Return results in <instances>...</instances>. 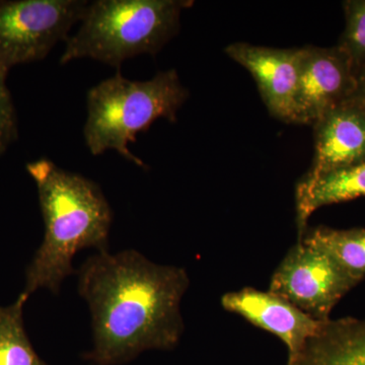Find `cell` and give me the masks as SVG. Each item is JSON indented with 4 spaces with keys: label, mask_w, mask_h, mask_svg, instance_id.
I'll use <instances>...</instances> for the list:
<instances>
[{
    "label": "cell",
    "mask_w": 365,
    "mask_h": 365,
    "mask_svg": "<svg viewBox=\"0 0 365 365\" xmlns=\"http://www.w3.org/2000/svg\"><path fill=\"white\" fill-rule=\"evenodd\" d=\"M28 299L21 294L14 304L0 306V365H49L26 335L24 307Z\"/></svg>",
    "instance_id": "5bb4252c"
},
{
    "label": "cell",
    "mask_w": 365,
    "mask_h": 365,
    "mask_svg": "<svg viewBox=\"0 0 365 365\" xmlns=\"http://www.w3.org/2000/svg\"><path fill=\"white\" fill-rule=\"evenodd\" d=\"M85 0L0 1V64L11 69L44 59L83 20Z\"/></svg>",
    "instance_id": "5b68a950"
},
{
    "label": "cell",
    "mask_w": 365,
    "mask_h": 365,
    "mask_svg": "<svg viewBox=\"0 0 365 365\" xmlns=\"http://www.w3.org/2000/svg\"><path fill=\"white\" fill-rule=\"evenodd\" d=\"M225 53L253 76L269 112L287 123H294L300 48L275 49L234 43Z\"/></svg>",
    "instance_id": "ba28073f"
},
{
    "label": "cell",
    "mask_w": 365,
    "mask_h": 365,
    "mask_svg": "<svg viewBox=\"0 0 365 365\" xmlns=\"http://www.w3.org/2000/svg\"><path fill=\"white\" fill-rule=\"evenodd\" d=\"M314 157L300 182L365 162V109L348 98L327 112L314 125Z\"/></svg>",
    "instance_id": "30bf717a"
},
{
    "label": "cell",
    "mask_w": 365,
    "mask_h": 365,
    "mask_svg": "<svg viewBox=\"0 0 365 365\" xmlns=\"http://www.w3.org/2000/svg\"><path fill=\"white\" fill-rule=\"evenodd\" d=\"M365 196V162L329 173L314 182H299L295 192L297 225L299 237L307 227L314 211L331 205L354 200Z\"/></svg>",
    "instance_id": "7c38bea8"
},
{
    "label": "cell",
    "mask_w": 365,
    "mask_h": 365,
    "mask_svg": "<svg viewBox=\"0 0 365 365\" xmlns=\"http://www.w3.org/2000/svg\"><path fill=\"white\" fill-rule=\"evenodd\" d=\"M288 365H365V319H330Z\"/></svg>",
    "instance_id": "8fae6325"
},
{
    "label": "cell",
    "mask_w": 365,
    "mask_h": 365,
    "mask_svg": "<svg viewBox=\"0 0 365 365\" xmlns=\"http://www.w3.org/2000/svg\"><path fill=\"white\" fill-rule=\"evenodd\" d=\"M356 72L339 45L300 48L294 123L314 126L327 112L351 98Z\"/></svg>",
    "instance_id": "52a82bcc"
},
{
    "label": "cell",
    "mask_w": 365,
    "mask_h": 365,
    "mask_svg": "<svg viewBox=\"0 0 365 365\" xmlns=\"http://www.w3.org/2000/svg\"><path fill=\"white\" fill-rule=\"evenodd\" d=\"M37 186L45 232L42 244L26 271L21 294L39 289L58 294L62 282L76 272L74 257L83 249L109 251L113 222L111 206L98 185L67 172L51 160L28 163Z\"/></svg>",
    "instance_id": "7a4b0ae2"
},
{
    "label": "cell",
    "mask_w": 365,
    "mask_h": 365,
    "mask_svg": "<svg viewBox=\"0 0 365 365\" xmlns=\"http://www.w3.org/2000/svg\"><path fill=\"white\" fill-rule=\"evenodd\" d=\"M188 0H98L88 4L78 32L66 41L60 63L91 58L116 66L157 54L179 32Z\"/></svg>",
    "instance_id": "3957f363"
},
{
    "label": "cell",
    "mask_w": 365,
    "mask_h": 365,
    "mask_svg": "<svg viewBox=\"0 0 365 365\" xmlns=\"http://www.w3.org/2000/svg\"><path fill=\"white\" fill-rule=\"evenodd\" d=\"M365 109V66L359 68L355 76V88L351 98Z\"/></svg>",
    "instance_id": "e0dca14e"
},
{
    "label": "cell",
    "mask_w": 365,
    "mask_h": 365,
    "mask_svg": "<svg viewBox=\"0 0 365 365\" xmlns=\"http://www.w3.org/2000/svg\"><path fill=\"white\" fill-rule=\"evenodd\" d=\"M360 282L327 252L299 241L274 272L269 292L316 321L327 322L334 307Z\"/></svg>",
    "instance_id": "8992f818"
},
{
    "label": "cell",
    "mask_w": 365,
    "mask_h": 365,
    "mask_svg": "<svg viewBox=\"0 0 365 365\" xmlns=\"http://www.w3.org/2000/svg\"><path fill=\"white\" fill-rule=\"evenodd\" d=\"M222 306L279 338L287 347L288 360L297 359L307 340L325 323L316 321L279 295L253 287L222 295Z\"/></svg>",
    "instance_id": "9c48e42d"
},
{
    "label": "cell",
    "mask_w": 365,
    "mask_h": 365,
    "mask_svg": "<svg viewBox=\"0 0 365 365\" xmlns=\"http://www.w3.org/2000/svg\"><path fill=\"white\" fill-rule=\"evenodd\" d=\"M188 98L189 91L174 69L160 71L146 81H129L118 69L88 91L86 146L93 155L116 150L144 168L145 163L129 150V143H135L137 134L160 118L176 122L177 113Z\"/></svg>",
    "instance_id": "277c9868"
},
{
    "label": "cell",
    "mask_w": 365,
    "mask_h": 365,
    "mask_svg": "<svg viewBox=\"0 0 365 365\" xmlns=\"http://www.w3.org/2000/svg\"><path fill=\"white\" fill-rule=\"evenodd\" d=\"M299 241L327 252L347 272L365 278V228L307 227Z\"/></svg>",
    "instance_id": "4fadbf2b"
},
{
    "label": "cell",
    "mask_w": 365,
    "mask_h": 365,
    "mask_svg": "<svg viewBox=\"0 0 365 365\" xmlns=\"http://www.w3.org/2000/svg\"><path fill=\"white\" fill-rule=\"evenodd\" d=\"M288 365V364H287Z\"/></svg>",
    "instance_id": "ac0fdd59"
},
{
    "label": "cell",
    "mask_w": 365,
    "mask_h": 365,
    "mask_svg": "<svg viewBox=\"0 0 365 365\" xmlns=\"http://www.w3.org/2000/svg\"><path fill=\"white\" fill-rule=\"evenodd\" d=\"M345 30L338 45L351 60L355 72L365 66V0H349L343 4Z\"/></svg>",
    "instance_id": "9a60e30c"
},
{
    "label": "cell",
    "mask_w": 365,
    "mask_h": 365,
    "mask_svg": "<svg viewBox=\"0 0 365 365\" xmlns=\"http://www.w3.org/2000/svg\"><path fill=\"white\" fill-rule=\"evenodd\" d=\"M9 69L0 64V155L18 136L16 110L6 86Z\"/></svg>",
    "instance_id": "2e32d148"
},
{
    "label": "cell",
    "mask_w": 365,
    "mask_h": 365,
    "mask_svg": "<svg viewBox=\"0 0 365 365\" xmlns=\"http://www.w3.org/2000/svg\"><path fill=\"white\" fill-rule=\"evenodd\" d=\"M78 294L88 302L96 365L130 361L146 350H170L184 332L182 297L188 273L160 265L136 250L98 252L78 271Z\"/></svg>",
    "instance_id": "6da1fadb"
}]
</instances>
